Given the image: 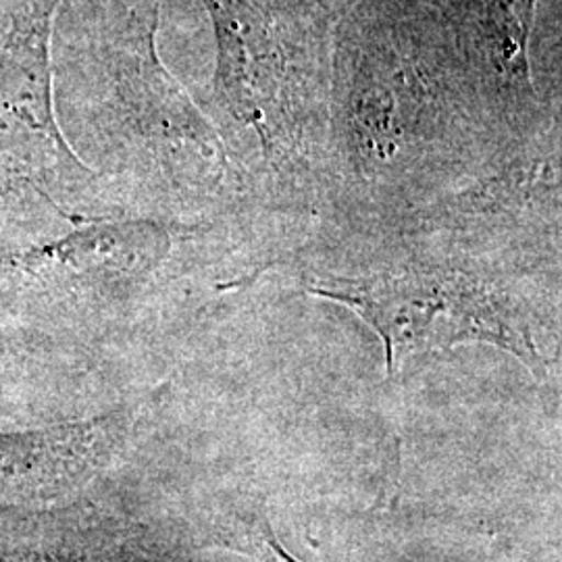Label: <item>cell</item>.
Masks as SVG:
<instances>
[{"mask_svg": "<svg viewBox=\"0 0 562 562\" xmlns=\"http://www.w3.org/2000/svg\"><path fill=\"white\" fill-rule=\"evenodd\" d=\"M450 238L440 241L442 250L423 241L387 261L359 262L338 273L313 271L306 290L352 308L375 329L390 375L429 352L485 341L542 378L546 359L536 338L538 313L521 281L525 267L483 259L473 238Z\"/></svg>", "mask_w": 562, "mask_h": 562, "instance_id": "obj_1", "label": "cell"}, {"mask_svg": "<svg viewBox=\"0 0 562 562\" xmlns=\"http://www.w3.org/2000/svg\"><path fill=\"white\" fill-rule=\"evenodd\" d=\"M487 121L519 134L501 102L461 78L396 53H361L331 90L329 165L357 192L417 190L483 165Z\"/></svg>", "mask_w": 562, "mask_h": 562, "instance_id": "obj_2", "label": "cell"}, {"mask_svg": "<svg viewBox=\"0 0 562 562\" xmlns=\"http://www.w3.org/2000/svg\"><path fill=\"white\" fill-rule=\"evenodd\" d=\"M220 44L215 97L234 138L255 142L281 180L329 167L331 88L319 67L285 44L261 0H204Z\"/></svg>", "mask_w": 562, "mask_h": 562, "instance_id": "obj_3", "label": "cell"}, {"mask_svg": "<svg viewBox=\"0 0 562 562\" xmlns=\"http://www.w3.org/2000/svg\"><path fill=\"white\" fill-rule=\"evenodd\" d=\"M222 543L223 548H229L252 561L301 562L281 546L265 517H248L234 521L229 529H225Z\"/></svg>", "mask_w": 562, "mask_h": 562, "instance_id": "obj_4", "label": "cell"}, {"mask_svg": "<svg viewBox=\"0 0 562 562\" xmlns=\"http://www.w3.org/2000/svg\"><path fill=\"white\" fill-rule=\"evenodd\" d=\"M322 2H327V0H322Z\"/></svg>", "mask_w": 562, "mask_h": 562, "instance_id": "obj_5", "label": "cell"}]
</instances>
